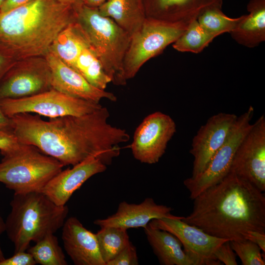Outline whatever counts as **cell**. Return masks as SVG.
<instances>
[{
    "label": "cell",
    "instance_id": "ac0fdd59",
    "mask_svg": "<svg viewBox=\"0 0 265 265\" xmlns=\"http://www.w3.org/2000/svg\"><path fill=\"white\" fill-rule=\"evenodd\" d=\"M172 210L171 207L157 204L152 198H146L139 204L123 201L115 213L105 219H96L94 223L100 228H144L154 219L176 217L171 213Z\"/></svg>",
    "mask_w": 265,
    "mask_h": 265
},
{
    "label": "cell",
    "instance_id": "7a4b0ae2",
    "mask_svg": "<svg viewBox=\"0 0 265 265\" xmlns=\"http://www.w3.org/2000/svg\"><path fill=\"white\" fill-rule=\"evenodd\" d=\"M192 200L182 220L211 236L242 240L249 231L265 232V192L231 171Z\"/></svg>",
    "mask_w": 265,
    "mask_h": 265
},
{
    "label": "cell",
    "instance_id": "9a60e30c",
    "mask_svg": "<svg viewBox=\"0 0 265 265\" xmlns=\"http://www.w3.org/2000/svg\"><path fill=\"white\" fill-rule=\"evenodd\" d=\"M45 57L51 70L52 88L74 97L97 103L103 99L116 101L117 97L114 94L94 87L79 72L53 53L49 52Z\"/></svg>",
    "mask_w": 265,
    "mask_h": 265
},
{
    "label": "cell",
    "instance_id": "52a82bcc",
    "mask_svg": "<svg viewBox=\"0 0 265 265\" xmlns=\"http://www.w3.org/2000/svg\"><path fill=\"white\" fill-rule=\"evenodd\" d=\"M188 25L147 17L131 37L124 57L123 68L127 80L133 78L147 61L173 44Z\"/></svg>",
    "mask_w": 265,
    "mask_h": 265
},
{
    "label": "cell",
    "instance_id": "8d00e7d4",
    "mask_svg": "<svg viewBox=\"0 0 265 265\" xmlns=\"http://www.w3.org/2000/svg\"><path fill=\"white\" fill-rule=\"evenodd\" d=\"M33 0H5L0 8V13H6L25 5Z\"/></svg>",
    "mask_w": 265,
    "mask_h": 265
},
{
    "label": "cell",
    "instance_id": "836d02e7",
    "mask_svg": "<svg viewBox=\"0 0 265 265\" xmlns=\"http://www.w3.org/2000/svg\"><path fill=\"white\" fill-rule=\"evenodd\" d=\"M245 239H248L258 245L262 251L265 252V232L251 231L245 235Z\"/></svg>",
    "mask_w": 265,
    "mask_h": 265
},
{
    "label": "cell",
    "instance_id": "ab89813d",
    "mask_svg": "<svg viewBox=\"0 0 265 265\" xmlns=\"http://www.w3.org/2000/svg\"><path fill=\"white\" fill-rule=\"evenodd\" d=\"M58 2L76 7L83 4V0H56Z\"/></svg>",
    "mask_w": 265,
    "mask_h": 265
},
{
    "label": "cell",
    "instance_id": "cb8c5ba5",
    "mask_svg": "<svg viewBox=\"0 0 265 265\" xmlns=\"http://www.w3.org/2000/svg\"><path fill=\"white\" fill-rule=\"evenodd\" d=\"M91 85L105 90L111 82L101 63L90 46L82 50L74 68Z\"/></svg>",
    "mask_w": 265,
    "mask_h": 265
},
{
    "label": "cell",
    "instance_id": "8fae6325",
    "mask_svg": "<svg viewBox=\"0 0 265 265\" xmlns=\"http://www.w3.org/2000/svg\"><path fill=\"white\" fill-rule=\"evenodd\" d=\"M183 216L154 219L149 225L165 230L174 235L181 242L183 249L193 265H219L214 253L226 239L209 235L202 229L184 222Z\"/></svg>",
    "mask_w": 265,
    "mask_h": 265
},
{
    "label": "cell",
    "instance_id": "ba28073f",
    "mask_svg": "<svg viewBox=\"0 0 265 265\" xmlns=\"http://www.w3.org/2000/svg\"><path fill=\"white\" fill-rule=\"evenodd\" d=\"M0 106L9 117L19 113H35L54 118L83 115L102 106L99 103L74 97L52 88L27 97L0 100Z\"/></svg>",
    "mask_w": 265,
    "mask_h": 265
},
{
    "label": "cell",
    "instance_id": "44dd1931",
    "mask_svg": "<svg viewBox=\"0 0 265 265\" xmlns=\"http://www.w3.org/2000/svg\"><path fill=\"white\" fill-rule=\"evenodd\" d=\"M98 8L102 15L111 18L131 37L147 18L143 0H108Z\"/></svg>",
    "mask_w": 265,
    "mask_h": 265
},
{
    "label": "cell",
    "instance_id": "83f0119b",
    "mask_svg": "<svg viewBox=\"0 0 265 265\" xmlns=\"http://www.w3.org/2000/svg\"><path fill=\"white\" fill-rule=\"evenodd\" d=\"M242 18H230L222 11L221 8L211 7L202 12L197 20L202 28L216 37L223 33L232 32Z\"/></svg>",
    "mask_w": 265,
    "mask_h": 265
},
{
    "label": "cell",
    "instance_id": "f35d334b",
    "mask_svg": "<svg viewBox=\"0 0 265 265\" xmlns=\"http://www.w3.org/2000/svg\"><path fill=\"white\" fill-rule=\"evenodd\" d=\"M5 232V223L2 217L0 215V236ZM5 259L3 253L0 246V261Z\"/></svg>",
    "mask_w": 265,
    "mask_h": 265
},
{
    "label": "cell",
    "instance_id": "e0dca14e",
    "mask_svg": "<svg viewBox=\"0 0 265 265\" xmlns=\"http://www.w3.org/2000/svg\"><path fill=\"white\" fill-rule=\"evenodd\" d=\"M64 248L76 265H106L96 234L86 229L76 217L66 219L62 226Z\"/></svg>",
    "mask_w": 265,
    "mask_h": 265
},
{
    "label": "cell",
    "instance_id": "277c9868",
    "mask_svg": "<svg viewBox=\"0 0 265 265\" xmlns=\"http://www.w3.org/2000/svg\"><path fill=\"white\" fill-rule=\"evenodd\" d=\"M5 232L14 246V253L26 251L36 242L62 228L69 212L66 205H56L40 191L14 193Z\"/></svg>",
    "mask_w": 265,
    "mask_h": 265
},
{
    "label": "cell",
    "instance_id": "d590c367",
    "mask_svg": "<svg viewBox=\"0 0 265 265\" xmlns=\"http://www.w3.org/2000/svg\"><path fill=\"white\" fill-rule=\"evenodd\" d=\"M13 130L11 118L3 113L0 106V134L13 133Z\"/></svg>",
    "mask_w": 265,
    "mask_h": 265
},
{
    "label": "cell",
    "instance_id": "7c38bea8",
    "mask_svg": "<svg viewBox=\"0 0 265 265\" xmlns=\"http://www.w3.org/2000/svg\"><path fill=\"white\" fill-rule=\"evenodd\" d=\"M176 124L168 115L156 111L147 115L136 129L130 148L142 163L158 162L176 132Z\"/></svg>",
    "mask_w": 265,
    "mask_h": 265
},
{
    "label": "cell",
    "instance_id": "4fadbf2b",
    "mask_svg": "<svg viewBox=\"0 0 265 265\" xmlns=\"http://www.w3.org/2000/svg\"><path fill=\"white\" fill-rule=\"evenodd\" d=\"M230 171L265 191V117L252 124L238 147Z\"/></svg>",
    "mask_w": 265,
    "mask_h": 265
},
{
    "label": "cell",
    "instance_id": "f1b7e54d",
    "mask_svg": "<svg viewBox=\"0 0 265 265\" xmlns=\"http://www.w3.org/2000/svg\"><path fill=\"white\" fill-rule=\"evenodd\" d=\"M232 248L243 265H265L264 254L260 247L248 239L230 241Z\"/></svg>",
    "mask_w": 265,
    "mask_h": 265
},
{
    "label": "cell",
    "instance_id": "5bb4252c",
    "mask_svg": "<svg viewBox=\"0 0 265 265\" xmlns=\"http://www.w3.org/2000/svg\"><path fill=\"white\" fill-rule=\"evenodd\" d=\"M237 118L234 113L219 112L211 116L199 128L189 151L194 158L190 177L198 175L206 168L225 141Z\"/></svg>",
    "mask_w": 265,
    "mask_h": 265
},
{
    "label": "cell",
    "instance_id": "484cf974",
    "mask_svg": "<svg viewBox=\"0 0 265 265\" xmlns=\"http://www.w3.org/2000/svg\"><path fill=\"white\" fill-rule=\"evenodd\" d=\"M216 38L207 32L197 19L192 21L181 35L172 44L174 49L180 52L199 53Z\"/></svg>",
    "mask_w": 265,
    "mask_h": 265
},
{
    "label": "cell",
    "instance_id": "5b68a950",
    "mask_svg": "<svg viewBox=\"0 0 265 265\" xmlns=\"http://www.w3.org/2000/svg\"><path fill=\"white\" fill-rule=\"evenodd\" d=\"M75 8L77 21L111 82L125 85L123 62L131 36L111 18L102 15L98 8L83 4Z\"/></svg>",
    "mask_w": 265,
    "mask_h": 265
},
{
    "label": "cell",
    "instance_id": "2e32d148",
    "mask_svg": "<svg viewBox=\"0 0 265 265\" xmlns=\"http://www.w3.org/2000/svg\"><path fill=\"white\" fill-rule=\"evenodd\" d=\"M106 165L99 159L91 157L62 170L53 177L40 192L46 195L56 205H66L72 195L93 176L102 173Z\"/></svg>",
    "mask_w": 265,
    "mask_h": 265
},
{
    "label": "cell",
    "instance_id": "3957f363",
    "mask_svg": "<svg viewBox=\"0 0 265 265\" xmlns=\"http://www.w3.org/2000/svg\"><path fill=\"white\" fill-rule=\"evenodd\" d=\"M76 20V8L56 0H33L0 13V50L16 61L45 56L58 34Z\"/></svg>",
    "mask_w": 265,
    "mask_h": 265
},
{
    "label": "cell",
    "instance_id": "f546056e",
    "mask_svg": "<svg viewBox=\"0 0 265 265\" xmlns=\"http://www.w3.org/2000/svg\"><path fill=\"white\" fill-rule=\"evenodd\" d=\"M138 259L136 247L131 242L114 259L106 265H137Z\"/></svg>",
    "mask_w": 265,
    "mask_h": 265
},
{
    "label": "cell",
    "instance_id": "7402d4cb",
    "mask_svg": "<svg viewBox=\"0 0 265 265\" xmlns=\"http://www.w3.org/2000/svg\"><path fill=\"white\" fill-rule=\"evenodd\" d=\"M144 228L147 240L162 265H193L186 254L180 241L165 230L148 224Z\"/></svg>",
    "mask_w": 265,
    "mask_h": 265
},
{
    "label": "cell",
    "instance_id": "9c48e42d",
    "mask_svg": "<svg viewBox=\"0 0 265 265\" xmlns=\"http://www.w3.org/2000/svg\"><path fill=\"white\" fill-rule=\"evenodd\" d=\"M254 109L250 106L232 127L225 141L215 153L206 168L200 174L190 177L184 184L193 200L209 187L220 182L230 171L235 154L251 127Z\"/></svg>",
    "mask_w": 265,
    "mask_h": 265
},
{
    "label": "cell",
    "instance_id": "603a6c76",
    "mask_svg": "<svg viewBox=\"0 0 265 265\" xmlns=\"http://www.w3.org/2000/svg\"><path fill=\"white\" fill-rule=\"evenodd\" d=\"M89 46L87 38L76 20L58 34L51 44L49 52L74 68L82 50Z\"/></svg>",
    "mask_w": 265,
    "mask_h": 265
},
{
    "label": "cell",
    "instance_id": "1f68e13d",
    "mask_svg": "<svg viewBox=\"0 0 265 265\" xmlns=\"http://www.w3.org/2000/svg\"><path fill=\"white\" fill-rule=\"evenodd\" d=\"M36 264L32 255L27 251H19L7 259L0 261V265H35Z\"/></svg>",
    "mask_w": 265,
    "mask_h": 265
},
{
    "label": "cell",
    "instance_id": "30bf717a",
    "mask_svg": "<svg viewBox=\"0 0 265 265\" xmlns=\"http://www.w3.org/2000/svg\"><path fill=\"white\" fill-rule=\"evenodd\" d=\"M51 73L45 56L16 61L0 82V100L33 96L52 89Z\"/></svg>",
    "mask_w": 265,
    "mask_h": 265
},
{
    "label": "cell",
    "instance_id": "8992f818",
    "mask_svg": "<svg viewBox=\"0 0 265 265\" xmlns=\"http://www.w3.org/2000/svg\"><path fill=\"white\" fill-rule=\"evenodd\" d=\"M64 165L34 146L23 142L0 162V183L14 193L40 191Z\"/></svg>",
    "mask_w": 265,
    "mask_h": 265
},
{
    "label": "cell",
    "instance_id": "74e56055",
    "mask_svg": "<svg viewBox=\"0 0 265 265\" xmlns=\"http://www.w3.org/2000/svg\"><path fill=\"white\" fill-rule=\"evenodd\" d=\"M108 0H83V4L91 7L98 8Z\"/></svg>",
    "mask_w": 265,
    "mask_h": 265
},
{
    "label": "cell",
    "instance_id": "60d3db41",
    "mask_svg": "<svg viewBox=\"0 0 265 265\" xmlns=\"http://www.w3.org/2000/svg\"><path fill=\"white\" fill-rule=\"evenodd\" d=\"M5 0H0V8Z\"/></svg>",
    "mask_w": 265,
    "mask_h": 265
},
{
    "label": "cell",
    "instance_id": "d6a6232c",
    "mask_svg": "<svg viewBox=\"0 0 265 265\" xmlns=\"http://www.w3.org/2000/svg\"><path fill=\"white\" fill-rule=\"evenodd\" d=\"M21 142L13 133L0 134V152L2 156L16 148Z\"/></svg>",
    "mask_w": 265,
    "mask_h": 265
},
{
    "label": "cell",
    "instance_id": "e575fe53",
    "mask_svg": "<svg viewBox=\"0 0 265 265\" xmlns=\"http://www.w3.org/2000/svg\"><path fill=\"white\" fill-rule=\"evenodd\" d=\"M16 62V60L0 50V82L6 72Z\"/></svg>",
    "mask_w": 265,
    "mask_h": 265
},
{
    "label": "cell",
    "instance_id": "d6986e66",
    "mask_svg": "<svg viewBox=\"0 0 265 265\" xmlns=\"http://www.w3.org/2000/svg\"><path fill=\"white\" fill-rule=\"evenodd\" d=\"M149 17L188 25L206 9L222 8L223 0H143Z\"/></svg>",
    "mask_w": 265,
    "mask_h": 265
},
{
    "label": "cell",
    "instance_id": "ffe728a7",
    "mask_svg": "<svg viewBox=\"0 0 265 265\" xmlns=\"http://www.w3.org/2000/svg\"><path fill=\"white\" fill-rule=\"evenodd\" d=\"M249 14L243 15L230 33L238 43L254 48L265 41V0H251L247 5Z\"/></svg>",
    "mask_w": 265,
    "mask_h": 265
},
{
    "label": "cell",
    "instance_id": "4dcf8cb0",
    "mask_svg": "<svg viewBox=\"0 0 265 265\" xmlns=\"http://www.w3.org/2000/svg\"><path fill=\"white\" fill-rule=\"evenodd\" d=\"M217 260L225 265H237L236 254L232 248L230 240L221 244L214 253Z\"/></svg>",
    "mask_w": 265,
    "mask_h": 265
},
{
    "label": "cell",
    "instance_id": "6da1fadb",
    "mask_svg": "<svg viewBox=\"0 0 265 265\" xmlns=\"http://www.w3.org/2000/svg\"><path fill=\"white\" fill-rule=\"evenodd\" d=\"M105 107L80 116L69 115L48 121L29 113L10 118L13 132L21 142L34 146L63 165L78 164L88 158L99 159L106 166L120 152L119 144L129 141L123 129L108 122Z\"/></svg>",
    "mask_w": 265,
    "mask_h": 265
},
{
    "label": "cell",
    "instance_id": "4316f807",
    "mask_svg": "<svg viewBox=\"0 0 265 265\" xmlns=\"http://www.w3.org/2000/svg\"><path fill=\"white\" fill-rule=\"evenodd\" d=\"M29 247V253L37 264L42 265H67L65 254L54 234L47 235Z\"/></svg>",
    "mask_w": 265,
    "mask_h": 265
},
{
    "label": "cell",
    "instance_id": "d4e9b609",
    "mask_svg": "<svg viewBox=\"0 0 265 265\" xmlns=\"http://www.w3.org/2000/svg\"><path fill=\"white\" fill-rule=\"evenodd\" d=\"M96 235L100 252L106 265L131 242L127 230L120 227L101 228Z\"/></svg>",
    "mask_w": 265,
    "mask_h": 265
}]
</instances>
